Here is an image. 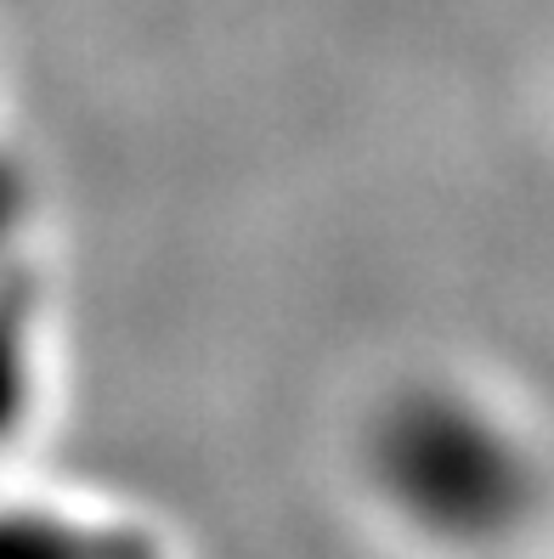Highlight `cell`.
Returning a JSON list of instances; mask_svg holds the SVG:
<instances>
[{
  "instance_id": "1",
  "label": "cell",
  "mask_w": 554,
  "mask_h": 559,
  "mask_svg": "<svg viewBox=\"0 0 554 559\" xmlns=\"http://www.w3.org/2000/svg\"><path fill=\"white\" fill-rule=\"evenodd\" d=\"M345 475L368 525L408 559H532L549 520V452L486 379L397 373L363 402Z\"/></svg>"
}]
</instances>
